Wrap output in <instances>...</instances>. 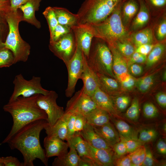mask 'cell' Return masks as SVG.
Segmentation results:
<instances>
[{
	"label": "cell",
	"instance_id": "1",
	"mask_svg": "<svg viewBox=\"0 0 166 166\" xmlns=\"http://www.w3.org/2000/svg\"><path fill=\"white\" fill-rule=\"evenodd\" d=\"M47 122L42 119L29 123L20 129L7 142L11 149H17L22 154L24 166H34L36 159L48 166V158L39 140L40 132Z\"/></svg>",
	"mask_w": 166,
	"mask_h": 166
},
{
	"label": "cell",
	"instance_id": "2",
	"mask_svg": "<svg viewBox=\"0 0 166 166\" xmlns=\"http://www.w3.org/2000/svg\"><path fill=\"white\" fill-rule=\"evenodd\" d=\"M39 94L28 97L19 96L5 105L3 109L11 115L13 124L9 134L2 144L7 143L11 138L22 127L34 121L47 120L45 112L37 103Z\"/></svg>",
	"mask_w": 166,
	"mask_h": 166
},
{
	"label": "cell",
	"instance_id": "3",
	"mask_svg": "<svg viewBox=\"0 0 166 166\" xmlns=\"http://www.w3.org/2000/svg\"><path fill=\"white\" fill-rule=\"evenodd\" d=\"M123 2L120 4L103 21L96 24H88L94 37L106 42L109 47H114L117 42L124 41L127 37L121 14Z\"/></svg>",
	"mask_w": 166,
	"mask_h": 166
},
{
	"label": "cell",
	"instance_id": "4",
	"mask_svg": "<svg viewBox=\"0 0 166 166\" xmlns=\"http://www.w3.org/2000/svg\"><path fill=\"white\" fill-rule=\"evenodd\" d=\"M5 17L9 30L4 42L5 47L12 53L14 64L20 61L26 62L30 54L31 47L22 38L19 32V23L23 21V14L18 10L13 11L10 8L5 11Z\"/></svg>",
	"mask_w": 166,
	"mask_h": 166
},
{
	"label": "cell",
	"instance_id": "5",
	"mask_svg": "<svg viewBox=\"0 0 166 166\" xmlns=\"http://www.w3.org/2000/svg\"><path fill=\"white\" fill-rule=\"evenodd\" d=\"M125 0H84L76 14L78 24L100 22Z\"/></svg>",
	"mask_w": 166,
	"mask_h": 166
},
{
	"label": "cell",
	"instance_id": "6",
	"mask_svg": "<svg viewBox=\"0 0 166 166\" xmlns=\"http://www.w3.org/2000/svg\"><path fill=\"white\" fill-rule=\"evenodd\" d=\"M102 41L96 42L93 39L87 61L96 73L113 78L112 54L108 45Z\"/></svg>",
	"mask_w": 166,
	"mask_h": 166
},
{
	"label": "cell",
	"instance_id": "7",
	"mask_svg": "<svg viewBox=\"0 0 166 166\" xmlns=\"http://www.w3.org/2000/svg\"><path fill=\"white\" fill-rule=\"evenodd\" d=\"M41 82L40 77L34 76L30 80H27L22 74L17 75L13 81L14 90L9 101H13L19 96L28 97L37 94H47L49 91L44 89Z\"/></svg>",
	"mask_w": 166,
	"mask_h": 166
},
{
	"label": "cell",
	"instance_id": "8",
	"mask_svg": "<svg viewBox=\"0 0 166 166\" xmlns=\"http://www.w3.org/2000/svg\"><path fill=\"white\" fill-rule=\"evenodd\" d=\"M74 53L66 66L68 73V81L65 90V96L71 97L75 91L77 81L80 79L83 69L84 54L76 45Z\"/></svg>",
	"mask_w": 166,
	"mask_h": 166
},
{
	"label": "cell",
	"instance_id": "9",
	"mask_svg": "<svg viewBox=\"0 0 166 166\" xmlns=\"http://www.w3.org/2000/svg\"><path fill=\"white\" fill-rule=\"evenodd\" d=\"M58 95L53 90L49 91L46 95L39 94L37 100L38 106L46 113L47 123L53 125L65 113L63 108L58 105L57 100Z\"/></svg>",
	"mask_w": 166,
	"mask_h": 166
},
{
	"label": "cell",
	"instance_id": "10",
	"mask_svg": "<svg viewBox=\"0 0 166 166\" xmlns=\"http://www.w3.org/2000/svg\"><path fill=\"white\" fill-rule=\"evenodd\" d=\"M49 47L54 54L66 65L76 49L74 36L72 31L63 36L56 42L49 43Z\"/></svg>",
	"mask_w": 166,
	"mask_h": 166
},
{
	"label": "cell",
	"instance_id": "11",
	"mask_svg": "<svg viewBox=\"0 0 166 166\" xmlns=\"http://www.w3.org/2000/svg\"><path fill=\"white\" fill-rule=\"evenodd\" d=\"M96 108L91 97L84 92L82 88L68 101L65 111V113L85 115Z\"/></svg>",
	"mask_w": 166,
	"mask_h": 166
},
{
	"label": "cell",
	"instance_id": "12",
	"mask_svg": "<svg viewBox=\"0 0 166 166\" xmlns=\"http://www.w3.org/2000/svg\"><path fill=\"white\" fill-rule=\"evenodd\" d=\"M76 45L82 51L86 58L88 57L94 36L88 24H77L71 26Z\"/></svg>",
	"mask_w": 166,
	"mask_h": 166
},
{
	"label": "cell",
	"instance_id": "13",
	"mask_svg": "<svg viewBox=\"0 0 166 166\" xmlns=\"http://www.w3.org/2000/svg\"><path fill=\"white\" fill-rule=\"evenodd\" d=\"M80 79L83 83L82 88L84 92L91 97L99 87V82L97 73L88 65L85 55L83 69Z\"/></svg>",
	"mask_w": 166,
	"mask_h": 166
},
{
	"label": "cell",
	"instance_id": "14",
	"mask_svg": "<svg viewBox=\"0 0 166 166\" xmlns=\"http://www.w3.org/2000/svg\"><path fill=\"white\" fill-rule=\"evenodd\" d=\"M78 133L84 140L93 148L113 150V147L94 130L93 126L86 123Z\"/></svg>",
	"mask_w": 166,
	"mask_h": 166
},
{
	"label": "cell",
	"instance_id": "15",
	"mask_svg": "<svg viewBox=\"0 0 166 166\" xmlns=\"http://www.w3.org/2000/svg\"><path fill=\"white\" fill-rule=\"evenodd\" d=\"M45 156L49 158L61 156L68 152V144L63 140L56 137H45L44 140Z\"/></svg>",
	"mask_w": 166,
	"mask_h": 166
},
{
	"label": "cell",
	"instance_id": "16",
	"mask_svg": "<svg viewBox=\"0 0 166 166\" xmlns=\"http://www.w3.org/2000/svg\"><path fill=\"white\" fill-rule=\"evenodd\" d=\"M69 113H65L53 125H49L47 122L44 129L48 137H56L63 140H66L67 135V123L70 115Z\"/></svg>",
	"mask_w": 166,
	"mask_h": 166
},
{
	"label": "cell",
	"instance_id": "17",
	"mask_svg": "<svg viewBox=\"0 0 166 166\" xmlns=\"http://www.w3.org/2000/svg\"><path fill=\"white\" fill-rule=\"evenodd\" d=\"M91 97L97 108L106 111L112 117H119L111 97L102 91L99 87Z\"/></svg>",
	"mask_w": 166,
	"mask_h": 166
},
{
	"label": "cell",
	"instance_id": "18",
	"mask_svg": "<svg viewBox=\"0 0 166 166\" xmlns=\"http://www.w3.org/2000/svg\"><path fill=\"white\" fill-rule=\"evenodd\" d=\"M87 146L90 157L97 166H111L114 165V155L113 150L95 148L90 146L87 143Z\"/></svg>",
	"mask_w": 166,
	"mask_h": 166
},
{
	"label": "cell",
	"instance_id": "19",
	"mask_svg": "<svg viewBox=\"0 0 166 166\" xmlns=\"http://www.w3.org/2000/svg\"><path fill=\"white\" fill-rule=\"evenodd\" d=\"M41 0H29L21 6L19 8L23 13V21L35 26L38 28L41 27L40 22L36 19L35 12L38 10Z\"/></svg>",
	"mask_w": 166,
	"mask_h": 166
},
{
	"label": "cell",
	"instance_id": "20",
	"mask_svg": "<svg viewBox=\"0 0 166 166\" xmlns=\"http://www.w3.org/2000/svg\"><path fill=\"white\" fill-rule=\"evenodd\" d=\"M93 126L95 131L112 147L120 141L119 135L110 122L101 126Z\"/></svg>",
	"mask_w": 166,
	"mask_h": 166
},
{
	"label": "cell",
	"instance_id": "21",
	"mask_svg": "<svg viewBox=\"0 0 166 166\" xmlns=\"http://www.w3.org/2000/svg\"><path fill=\"white\" fill-rule=\"evenodd\" d=\"M87 123L93 126H100L110 122V116L106 111L96 108L85 115Z\"/></svg>",
	"mask_w": 166,
	"mask_h": 166
},
{
	"label": "cell",
	"instance_id": "22",
	"mask_svg": "<svg viewBox=\"0 0 166 166\" xmlns=\"http://www.w3.org/2000/svg\"><path fill=\"white\" fill-rule=\"evenodd\" d=\"M53 7L59 24L70 27L78 24L76 14H73L65 8Z\"/></svg>",
	"mask_w": 166,
	"mask_h": 166
},
{
	"label": "cell",
	"instance_id": "23",
	"mask_svg": "<svg viewBox=\"0 0 166 166\" xmlns=\"http://www.w3.org/2000/svg\"><path fill=\"white\" fill-rule=\"evenodd\" d=\"M112 54V68L115 76L117 78L121 74L128 73V65L120 53L114 47H109Z\"/></svg>",
	"mask_w": 166,
	"mask_h": 166
},
{
	"label": "cell",
	"instance_id": "24",
	"mask_svg": "<svg viewBox=\"0 0 166 166\" xmlns=\"http://www.w3.org/2000/svg\"><path fill=\"white\" fill-rule=\"evenodd\" d=\"M66 140L69 148H74L79 157L87 156L91 158L88 152L87 143L78 132H76L74 135L68 138Z\"/></svg>",
	"mask_w": 166,
	"mask_h": 166
},
{
	"label": "cell",
	"instance_id": "25",
	"mask_svg": "<svg viewBox=\"0 0 166 166\" xmlns=\"http://www.w3.org/2000/svg\"><path fill=\"white\" fill-rule=\"evenodd\" d=\"M140 6L139 11L132 26L134 30L139 29L144 26L149 19L148 5L145 0H138Z\"/></svg>",
	"mask_w": 166,
	"mask_h": 166
},
{
	"label": "cell",
	"instance_id": "26",
	"mask_svg": "<svg viewBox=\"0 0 166 166\" xmlns=\"http://www.w3.org/2000/svg\"><path fill=\"white\" fill-rule=\"evenodd\" d=\"M69 151L64 155L55 158L52 163L53 166H78L79 156L77 151L70 148Z\"/></svg>",
	"mask_w": 166,
	"mask_h": 166
},
{
	"label": "cell",
	"instance_id": "27",
	"mask_svg": "<svg viewBox=\"0 0 166 166\" xmlns=\"http://www.w3.org/2000/svg\"><path fill=\"white\" fill-rule=\"evenodd\" d=\"M99 87L109 96L117 90L119 87L117 81L113 78L104 74L97 73Z\"/></svg>",
	"mask_w": 166,
	"mask_h": 166
},
{
	"label": "cell",
	"instance_id": "28",
	"mask_svg": "<svg viewBox=\"0 0 166 166\" xmlns=\"http://www.w3.org/2000/svg\"><path fill=\"white\" fill-rule=\"evenodd\" d=\"M114 123L120 136L127 139H138L136 131L125 121L120 120H115Z\"/></svg>",
	"mask_w": 166,
	"mask_h": 166
},
{
	"label": "cell",
	"instance_id": "29",
	"mask_svg": "<svg viewBox=\"0 0 166 166\" xmlns=\"http://www.w3.org/2000/svg\"><path fill=\"white\" fill-rule=\"evenodd\" d=\"M132 39L136 47L144 44H152L153 40L152 31L149 28L143 29L134 34Z\"/></svg>",
	"mask_w": 166,
	"mask_h": 166
},
{
	"label": "cell",
	"instance_id": "30",
	"mask_svg": "<svg viewBox=\"0 0 166 166\" xmlns=\"http://www.w3.org/2000/svg\"><path fill=\"white\" fill-rule=\"evenodd\" d=\"M139 4L136 0H125L124 2L122 8L125 22H128L137 13L139 8Z\"/></svg>",
	"mask_w": 166,
	"mask_h": 166
},
{
	"label": "cell",
	"instance_id": "31",
	"mask_svg": "<svg viewBox=\"0 0 166 166\" xmlns=\"http://www.w3.org/2000/svg\"><path fill=\"white\" fill-rule=\"evenodd\" d=\"M165 49V45L163 44H158L154 45L147 57V67H151L156 63L162 56Z\"/></svg>",
	"mask_w": 166,
	"mask_h": 166
},
{
	"label": "cell",
	"instance_id": "32",
	"mask_svg": "<svg viewBox=\"0 0 166 166\" xmlns=\"http://www.w3.org/2000/svg\"><path fill=\"white\" fill-rule=\"evenodd\" d=\"M14 64V57L12 52L6 47L0 49V68L8 67Z\"/></svg>",
	"mask_w": 166,
	"mask_h": 166
},
{
	"label": "cell",
	"instance_id": "33",
	"mask_svg": "<svg viewBox=\"0 0 166 166\" xmlns=\"http://www.w3.org/2000/svg\"><path fill=\"white\" fill-rule=\"evenodd\" d=\"M43 14L47 21L50 36L52 34L55 27L58 24L53 7H48L43 12Z\"/></svg>",
	"mask_w": 166,
	"mask_h": 166
},
{
	"label": "cell",
	"instance_id": "34",
	"mask_svg": "<svg viewBox=\"0 0 166 166\" xmlns=\"http://www.w3.org/2000/svg\"><path fill=\"white\" fill-rule=\"evenodd\" d=\"M146 148L142 145L134 151L130 153V156L132 166H141L145 156Z\"/></svg>",
	"mask_w": 166,
	"mask_h": 166
},
{
	"label": "cell",
	"instance_id": "35",
	"mask_svg": "<svg viewBox=\"0 0 166 166\" xmlns=\"http://www.w3.org/2000/svg\"><path fill=\"white\" fill-rule=\"evenodd\" d=\"M72 31L70 26L58 24L55 27L52 34L50 36L49 43L56 42L61 37Z\"/></svg>",
	"mask_w": 166,
	"mask_h": 166
},
{
	"label": "cell",
	"instance_id": "36",
	"mask_svg": "<svg viewBox=\"0 0 166 166\" xmlns=\"http://www.w3.org/2000/svg\"><path fill=\"white\" fill-rule=\"evenodd\" d=\"M158 134L156 130L153 128L143 129L140 131L138 139L143 144L154 140L157 136Z\"/></svg>",
	"mask_w": 166,
	"mask_h": 166
},
{
	"label": "cell",
	"instance_id": "37",
	"mask_svg": "<svg viewBox=\"0 0 166 166\" xmlns=\"http://www.w3.org/2000/svg\"><path fill=\"white\" fill-rule=\"evenodd\" d=\"M154 76L149 75L140 79L136 81V85L138 90L142 93L148 91L153 84Z\"/></svg>",
	"mask_w": 166,
	"mask_h": 166
},
{
	"label": "cell",
	"instance_id": "38",
	"mask_svg": "<svg viewBox=\"0 0 166 166\" xmlns=\"http://www.w3.org/2000/svg\"><path fill=\"white\" fill-rule=\"evenodd\" d=\"M139 100L137 98L135 97L132 100L130 106L127 110L125 115L130 120L136 121L139 118Z\"/></svg>",
	"mask_w": 166,
	"mask_h": 166
},
{
	"label": "cell",
	"instance_id": "39",
	"mask_svg": "<svg viewBox=\"0 0 166 166\" xmlns=\"http://www.w3.org/2000/svg\"><path fill=\"white\" fill-rule=\"evenodd\" d=\"M115 45L120 53L127 58L130 57L135 51L133 46L126 41L118 42Z\"/></svg>",
	"mask_w": 166,
	"mask_h": 166
},
{
	"label": "cell",
	"instance_id": "40",
	"mask_svg": "<svg viewBox=\"0 0 166 166\" xmlns=\"http://www.w3.org/2000/svg\"><path fill=\"white\" fill-rule=\"evenodd\" d=\"M143 112L144 116L147 118H154L158 115V111L156 106L151 102H147L144 105Z\"/></svg>",
	"mask_w": 166,
	"mask_h": 166
},
{
	"label": "cell",
	"instance_id": "41",
	"mask_svg": "<svg viewBox=\"0 0 166 166\" xmlns=\"http://www.w3.org/2000/svg\"><path fill=\"white\" fill-rule=\"evenodd\" d=\"M120 139L124 142L128 153H131L143 145L138 139H127L120 136Z\"/></svg>",
	"mask_w": 166,
	"mask_h": 166
},
{
	"label": "cell",
	"instance_id": "42",
	"mask_svg": "<svg viewBox=\"0 0 166 166\" xmlns=\"http://www.w3.org/2000/svg\"><path fill=\"white\" fill-rule=\"evenodd\" d=\"M113 149L115 156L120 157L128 153L125 144L121 140L114 144Z\"/></svg>",
	"mask_w": 166,
	"mask_h": 166
},
{
	"label": "cell",
	"instance_id": "43",
	"mask_svg": "<svg viewBox=\"0 0 166 166\" xmlns=\"http://www.w3.org/2000/svg\"><path fill=\"white\" fill-rule=\"evenodd\" d=\"M130 101L129 97L127 96H122L117 97L115 100V103L117 108L121 111L126 109Z\"/></svg>",
	"mask_w": 166,
	"mask_h": 166
},
{
	"label": "cell",
	"instance_id": "44",
	"mask_svg": "<svg viewBox=\"0 0 166 166\" xmlns=\"http://www.w3.org/2000/svg\"><path fill=\"white\" fill-rule=\"evenodd\" d=\"M87 123L85 115L81 114H76L74 128L76 132L81 131Z\"/></svg>",
	"mask_w": 166,
	"mask_h": 166
},
{
	"label": "cell",
	"instance_id": "45",
	"mask_svg": "<svg viewBox=\"0 0 166 166\" xmlns=\"http://www.w3.org/2000/svg\"><path fill=\"white\" fill-rule=\"evenodd\" d=\"M5 11H0V40L2 41L4 34L7 31V28H9L5 17Z\"/></svg>",
	"mask_w": 166,
	"mask_h": 166
},
{
	"label": "cell",
	"instance_id": "46",
	"mask_svg": "<svg viewBox=\"0 0 166 166\" xmlns=\"http://www.w3.org/2000/svg\"><path fill=\"white\" fill-rule=\"evenodd\" d=\"M70 114L67 123V139L74 135L76 132L74 128L76 114Z\"/></svg>",
	"mask_w": 166,
	"mask_h": 166
},
{
	"label": "cell",
	"instance_id": "47",
	"mask_svg": "<svg viewBox=\"0 0 166 166\" xmlns=\"http://www.w3.org/2000/svg\"><path fill=\"white\" fill-rule=\"evenodd\" d=\"M4 166H24L23 162H21L16 157L12 156L2 157Z\"/></svg>",
	"mask_w": 166,
	"mask_h": 166
},
{
	"label": "cell",
	"instance_id": "48",
	"mask_svg": "<svg viewBox=\"0 0 166 166\" xmlns=\"http://www.w3.org/2000/svg\"><path fill=\"white\" fill-rule=\"evenodd\" d=\"M147 56L135 52L130 57L129 65L133 63H143L146 62Z\"/></svg>",
	"mask_w": 166,
	"mask_h": 166
},
{
	"label": "cell",
	"instance_id": "49",
	"mask_svg": "<svg viewBox=\"0 0 166 166\" xmlns=\"http://www.w3.org/2000/svg\"><path fill=\"white\" fill-rule=\"evenodd\" d=\"M154 163V160L151 150L146 148L145 156L141 166H151L153 165Z\"/></svg>",
	"mask_w": 166,
	"mask_h": 166
},
{
	"label": "cell",
	"instance_id": "50",
	"mask_svg": "<svg viewBox=\"0 0 166 166\" xmlns=\"http://www.w3.org/2000/svg\"><path fill=\"white\" fill-rule=\"evenodd\" d=\"M166 35V21L165 20L162 22L158 26L156 36L159 40H162Z\"/></svg>",
	"mask_w": 166,
	"mask_h": 166
},
{
	"label": "cell",
	"instance_id": "51",
	"mask_svg": "<svg viewBox=\"0 0 166 166\" xmlns=\"http://www.w3.org/2000/svg\"><path fill=\"white\" fill-rule=\"evenodd\" d=\"M78 166H97L95 162L91 158L84 156L79 157Z\"/></svg>",
	"mask_w": 166,
	"mask_h": 166
},
{
	"label": "cell",
	"instance_id": "52",
	"mask_svg": "<svg viewBox=\"0 0 166 166\" xmlns=\"http://www.w3.org/2000/svg\"><path fill=\"white\" fill-rule=\"evenodd\" d=\"M154 46V45L152 44L141 45L137 47L135 52L147 56L149 53Z\"/></svg>",
	"mask_w": 166,
	"mask_h": 166
},
{
	"label": "cell",
	"instance_id": "53",
	"mask_svg": "<svg viewBox=\"0 0 166 166\" xmlns=\"http://www.w3.org/2000/svg\"><path fill=\"white\" fill-rule=\"evenodd\" d=\"M117 166H132L131 160L129 155L122 156L114 162V165Z\"/></svg>",
	"mask_w": 166,
	"mask_h": 166
},
{
	"label": "cell",
	"instance_id": "54",
	"mask_svg": "<svg viewBox=\"0 0 166 166\" xmlns=\"http://www.w3.org/2000/svg\"><path fill=\"white\" fill-rule=\"evenodd\" d=\"M129 70L130 73L135 76L141 75L143 72V68L140 65L133 63L130 65Z\"/></svg>",
	"mask_w": 166,
	"mask_h": 166
},
{
	"label": "cell",
	"instance_id": "55",
	"mask_svg": "<svg viewBox=\"0 0 166 166\" xmlns=\"http://www.w3.org/2000/svg\"><path fill=\"white\" fill-rule=\"evenodd\" d=\"M136 81L135 79L130 75L127 80L121 83L124 89L126 90H131L136 85Z\"/></svg>",
	"mask_w": 166,
	"mask_h": 166
},
{
	"label": "cell",
	"instance_id": "56",
	"mask_svg": "<svg viewBox=\"0 0 166 166\" xmlns=\"http://www.w3.org/2000/svg\"><path fill=\"white\" fill-rule=\"evenodd\" d=\"M156 100L158 104L162 107H166V94L163 92L158 93L156 96Z\"/></svg>",
	"mask_w": 166,
	"mask_h": 166
},
{
	"label": "cell",
	"instance_id": "57",
	"mask_svg": "<svg viewBox=\"0 0 166 166\" xmlns=\"http://www.w3.org/2000/svg\"><path fill=\"white\" fill-rule=\"evenodd\" d=\"M29 0H10V8L13 11H17L20 6L25 4Z\"/></svg>",
	"mask_w": 166,
	"mask_h": 166
},
{
	"label": "cell",
	"instance_id": "58",
	"mask_svg": "<svg viewBox=\"0 0 166 166\" xmlns=\"http://www.w3.org/2000/svg\"><path fill=\"white\" fill-rule=\"evenodd\" d=\"M156 148L159 153L162 155H166V144L163 139L159 140L156 145Z\"/></svg>",
	"mask_w": 166,
	"mask_h": 166
},
{
	"label": "cell",
	"instance_id": "59",
	"mask_svg": "<svg viewBox=\"0 0 166 166\" xmlns=\"http://www.w3.org/2000/svg\"><path fill=\"white\" fill-rule=\"evenodd\" d=\"M148 1L152 6L156 7L164 6L166 4V0H145Z\"/></svg>",
	"mask_w": 166,
	"mask_h": 166
},
{
	"label": "cell",
	"instance_id": "60",
	"mask_svg": "<svg viewBox=\"0 0 166 166\" xmlns=\"http://www.w3.org/2000/svg\"><path fill=\"white\" fill-rule=\"evenodd\" d=\"M10 9V0H0V11H5Z\"/></svg>",
	"mask_w": 166,
	"mask_h": 166
},
{
	"label": "cell",
	"instance_id": "61",
	"mask_svg": "<svg viewBox=\"0 0 166 166\" xmlns=\"http://www.w3.org/2000/svg\"><path fill=\"white\" fill-rule=\"evenodd\" d=\"M4 42L0 40V49L5 47Z\"/></svg>",
	"mask_w": 166,
	"mask_h": 166
},
{
	"label": "cell",
	"instance_id": "62",
	"mask_svg": "<svg viewBox=\"0 0 166 166\" xmlns=\"http://www.w3.org/2000/svg\"><path fill=\"white\" fill-rule=\"evenodd\" d=\"M163 79L164 80V81H165L166 79V71L164 73L163 75Z\"/></svg>",
	"mask_w": 166,
	"mask_h": 166
},
{
	"label": "cell",
	"instance_id": "63",
	"mask_svg": "<svg viewBox=\"0 0 166 166\" xmlns=\"http://www.w3.org/2000/svg\"><path fill=\"white\" fill-rule=\"evenodd\" d=\"M0 166H4V164L2 162L0 161Z\"/></svg>",
	"mask_w": 166,
	"mask_h": 166
},
{
	"label": "cell",
	"instance_id": "64",
	"mask_svg": "<svg viewBox=\"0 0 166 166\" xmlns=\"http://www.w3.org/2000/svg\"><path fill=\"white\" fill-rule=\"evenodd\" d=\"M0 161L2 162V160L1 157H0Z\"/></svg>",
	"mask_w": 166,
	"mask_h": 166
}]
</instances>
